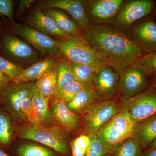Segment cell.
<instances>
[{
	"instance_id": "26",
	"label": "cell",
	"mask_w": 156,
	"mask_h": 156,
	"mask_svg": "<svg viewBox=\"0 0 156 156\" xmlns=\"http://www.w3.org/2000/svg\"><path fill=\"white\" fill-rule=\"evenodd\" d=\"M142 149L133 138L123 140L114 147L112 156H142Z\"/></svg>"
},
{
	"instance_id": "43",
	"label": "cell",
	"mask_w": 156,
	"mask_h": 156,
	"mask_svg": "<svg viewBox=\"0 0 156 156\" xmlns=\"http://www.w3.org/2000/svg\"><path fill=\"white\" fill-rule=\"evenodd\" d=\"M155 14L156 15V9L155 11Z\"/></svg>"
},
{
	"instance_id": "32",
	"label": "cell",
	"mask_w": 156,
	"mask_h": 156,
	"mask_svg": "<svg viewBox=\"0 0 156 156\" xmlns=\"http://www.w3.org/2000/svg\"><path fill=\"white\" fill-rule=\"evenodd\" d=\"M89 135L90 143L87 148L86 156H106L109 154L103 142L96 134Z\"/></svg>"
},
{
	"instance_id": "18",
	"label": "cell",
	"mask_w": 156,
	"mask_h": 156,
	"mask_svg": "<svg viewBox=\"0 0 156 156\" xmlns=\"http://www.w3.org/2000/svg\"><path fill=\"white\" fill-rule=\"evenodd\" d=\"M31 98L36 124L47 127L55 126L49 106L50 100L39 92L36 85L32 93Z\"/></svg>"
},
{
	"instance_id": "41",
	"label": "cell",
	"mask_w": 156,
	"mask_h": 156,
	"mask_svg": "<svg viewBox=\"0 0 156 156\" xmlns=\"http://www.w3.org/2000/svg\"><path fill=\"white\" fill-rule=\"evenodd\" d=\"M0 156H9L8 154H6L2 150L0 149Z\"/></svg>"
},
{
	"instance_id": "30",
	"label": "cell",
	"mask_w": 156,
	"mask_h": 156,
	"mask_svg": "<svg viewBox=\"0 0 156 156\" xmlns=\"http://www.w3.org/2000/svg\"><path fill=\"white\" fill-rule=\"evenodd\" d=\"M84 89L81 84L75 80L56 93L54 97L60 98L67 104Z\"/></svg>"
},
{
	"instance_id": "17",
	"label": "cell",
	"mask_w": 156,
	"mask_h": 156,
	"mask_svg": "<svg viewBox=\"0 0 156 156\" xmlns=\"http://www.w3.org/2000/svg\"><path fill=\"white\" fill-rule=\"evenodd\" d=\"M27 25L47 35L56 37L58 39L69 37L71 36L64 33L58 29L51 17L37 9L33 11L26 19Z\"/></svg>"
},
{
	"instance_id": "5",
	"label": "cell",
	"mask_w": 156,
	"mask_h": 156,
	"mask_svg": "<svg viewBox=\"0 0 156 156\" xmlns=\"http://www.w3.org/2000/svg\"><path fill=\"white\" fill-rule=\"evenodd\" d=\"M2 56L23 68H27L43 58L33 48L12 34H7L0 40Z\"/></svg>"
},
{
	"instance_id": "27",
	"label": "cell",
	"mask_w": 156,
	"mask_h": 156,
	"mask_svg": "<svg viewBox=\"0 0 156 156\" xmlns=\"http://www.w3.org/2000/svg\"><path fill=\"white\" fill-rule=\"evenodd\" d=\"M16 154L17 156H60L51 149L33 144L20 145L16 149Z\"/></svg>"
},
{
	"instance_id": "10",
	"label": "cell",
	"mask_w": 156,
	"mask_h": 156,
	"mask_svg": "<svg viewBox=\"0 0 156 156\" xmlns=\"http://www.w3.org/2000/svg\"><path fill=\"white\" fill-rule=\"evenodd\" d=\"M120 75L111 68L104 65L95 72L93 90L100 101L114 99L119 91Z\"/></svg>"
},
{
	"instance_id": "7",
	"label": "cell",
	"mask_w": 156,
	"mask_h": 156,
	"mask_svg": "<svg viewBox=\"0 0 156 156\" xmlns=\"http://www.w3.org/2000/svg\"><path fill=\"white\" fill-rule=\"evenodd\" d=\"M11 30L13 33L28 42L31 47L45 58H62L63 56L58 50L56 40L30 26L22 23H14Z\"/></svg>"
},
{
	"instance_id": "11",
	"label": "cell",
	"mask_w": 156,
	"mask_h": 156,
	"mask_svg": "<svg viewBox=\"0 0 156 156\" xmlns=\"http://www.w3.org/2000/svg\"><path fill=\"white\" fill-rule=\"evenodd\" d=\"M148 76L144 70L134 66L120 74L119 90L124 99L135 96L148 88Z\"/></svg>"
},
{
	"instance_id": "24",
	"label": "cell",
	"mask_w": 156,
	"mask_h": 156,
	"mask_svg": "<svg viewBox=\"0 0 156 156\" xmlns=\"http://www.w3.org/2000/svg\"><path fill=\"white\" fill-rule=\"evenodd\" d=\"M58 65L36 82L39 92L49 100L54 97L56 93Z\"/></svg>"
},
{
	"instance_id": "36",
	"label": "cell",
	"mask_w": 156,
	"mask_h": 156,
	"mask_svg": "<svg viewBox=\"0 0 156 156\" xmlns=\"http://www.w3.org/2000/svg\"><path fill=\"white\" fill-rule=\"evenodd\" d=\"M13 81L8 76L0 72V93L8 84Z\"/></svg>"
},
{
	"instance_id": "8",
	"label": "cell",
	"mask_w": 156,
	"mask_h": 156,
	"mask_svg": "<svg viewBox=\"0 0 156 156\" xmlns=\"http://www.w3.org/2000/svg\"><path fill=\"white\" fill-rule=\"evenodd\" d=\"M123 103L114 99L100 101L84 115V127L87 135L96 134L122 109Z\"/></svg>"
},
{
	"instance_id": "44",
	"label": "cell",
	"mask_w": 156,
	"mask_h": 156,
	"mask_svg": "<svg viewBox=\"0 0 156 156\" xmlns=\"http://www.w3.org/2000/svg\"><path fill=\"white\" fill-rule=\"evenodd\" d=\"M1 22H0V25H1Z\"/></svg>"
},
{
	"instance_id": "20",
	"label": "cell",
	"mask_w": 156,
	"mask_h": 156,
	"mask_svg": "<svg viewBox=\"0 0 156 156\" xmlns=\"http://www.w3.org/2000/svg\"><path fill=\"white\" fill-rule=\"evenodd\" d=\"M62 58L47 57L25 69L18 81L24 82L37 81L48 72L59 64Z\"/></svg>"
},
{
	"instance_id": "33",
	"label": "cell",
	"mask_w": 156,
	"mask_h": 156,
	"mask_svg": "<svg viewBox=\"0 0 156 156\" xmlns=\"http://www.w3.org/2000/svg\"><path fill=\"white\" fill-rule=\"evenodd\" d=\"M32 93L30 95L26 98L21 105V124H36L32 104Z\"/></svg>"
},
{
	"instance_id": "34",
	"label": "cell",
	"mask_w": 156,
	"mask_h": 156,
	"mask_svg": "<svg viewBox=\"0 0 156 156\" xmlns=\"http://www.w3.org/2000/svg\"><path fill=\"white\" fill-rule=\"evenodd\" d=\"M14 8L12 0H0V16L6 17L14 22Z\"/></svg>"
},
{
	"instance_id": "21",
	"label": "cell",
	"mask_w": 156,
	"mask_h": 156,
	"mask_svg": "<svg viewBox=\"0 0 156 156\" xmlns=\"http://www.w3.org/2000/svg\"><path fill=\"white\" fill-rule=\"evenodd\" d=\"M99 101L94 90L84 89L66 105L76 114L84 115Z\"/></svg>"
},
{
	"instance_id": "31",
	"label": "cell",
	"mask_w": 156,
	"mask_h": 156,
	"mask_svg": "<svg viewBox=\"0 0 156 156\" xmlns=\"http://www.w3.org/2000/svg\"><path fill=\"white\" fill-rule=\"evenodd\" d=\"M132 66L141 69L148 75L156 72V52L144 54Z\"/></svg>"
},
{
	"instance_id": "4",
	"label": "cell",
	"mask_w": 156,
	"mask_h": 156,
	"mask_svg": "<svg viewBox=\"0 0 156 156\" xmlns=\"http://www.w3.org/2000/svg\"><path fill=\"white\" fill-rule=\"evenodd\" d=\"M123 104L122 110L96 134L109 154L120 142L133 137L135 122Z\"/></svg>"
},
{
	"instance_id": "37",
	"label": "cell",
	"mask_w": 156,
	"mask_h": 156,
	"mask_svg": "<svg viewBox=\"0 0 156 156\" xmlns=\"http://www.w3.org/2000/svg\"><path fill=\"white\" fill-rule=\"evenodd\" d=\"M34 2V0H21L19 1L18 11L21 13L26 9L29 7Z\"/></svg>"
},
{
	"instance_id": "13",
	"label": "cell",
	"mask_w": 156,
	"mask_h": 156,
	"mask_svg": "<svg viewBox=\"0 0 156 156\" xmlns=\"http://www.w3.org/2000/svg\"><path fill=\"white\" fill-rule=\"evenodd\" d=\"M44 9H61L66 11L73 20L81 28L90 24L86 9L85 2L80 0H47L42 2Z\"/></svg>"
},
{
	"instance_id": "29",
	"label": "cell",
	"mask_w": 156,
	"mask_h": 156,
	"mask_svg": "<svg viewBox=\"0 0 156 156\" xmlns=\"http://www.w3.org/2000/svg\"><path fill=\"white\" fill-rule=\"evenodd\" d=\"M23 70L24 69L0 55V72L12 80H18Z\"/></svg>"
},
{
	"instance_id": "38",
	"label": "cell",
	"mask_w": 156,
	"mask_h": 156,
	"mask_svg": "<svg viewBox=\"0 0 156 156\" xmlns=\"http://www.w3.org/2000/svg\"><path fill=\"white\" fill-rule=\"evenodd\" d=\"M142 156H156V148H147L143 151Z\"/></svg>"
},
{
	"instance_id": "12",
	"label": "cell",
	"mask_w": 156,
	"mask_h": 156,
	"mask_svg": "<svg viewBox=\"0 0 156 156\" xmlns=\"http://www.w3.org/2000/svg\"><path fill=\"white\" fill-rule=\"evenodd\" d=\"M150 0H133L123 5L115 18L117 28H128L133 23L149 14L153 7Z\"/></svg>"
},
{
	"instance_id": "16",
	"label": "cell",
	"mask_w": 156,
	"mask_h": 156,
	"mask_svg": "<svg viewBox=\"0 0 156 156\" xmlns=\"http://www.w3.org/2000/svg\"><path fill=\"white\" fill-rule=\"evenodd\" d=\"M51 100L49 106L55 122L68 132L76 131L80 125L78 115L60 98L54 97Z\"/></svg>"
},
{
	"instance_id": "23",
	"label": "cell",
	"mask_w": 156,
	"mask_h": 156,
	"mask_svg": "<svg viewBox=\"0 0 156 156\" xmlns=\"http://www.w3.org/2000/svg\"><path fill=\"white\" fill-rule=\"evenodd\" d=\"M12 117L0 105V145L10 146L14 139L15 127Z\"/></svg>"
},
{
	"instance_id": "1",
	"label": "cell",
	"mask_w": 156,
	"mask_h": 156,
	"mask_svg": "<svg viewBox=\"0 0 156 156\" xmlns=\"http://www.w3.org/2000/svg\"><path fill=\"white\" fill-rule=\"evenodd\" d=\"M81 35L104 64L119 75L144 55L132 39L106 24L90 23L82 28Z\"/></svg>"
},
{
	"instance_id": "14",
	"label": "cell",
	"mask_w": 156,
	"mask_h": 156,
	"mask_svg": "<svg viewBox=\"0 0 156 156\" xmlns=\"http://www.w3.org/2000/svg\"><path fill=\"white\" fill-rule=\"evenodd\" d=\"M132 40L143 53L156 52V23L150 20H143L133 27Z\"/></svg>"
},
{
	"instance_id": "22",
	"label": "cell",
	"mask_w": 156,
	"mask_h": 156,
	"mask_svg": "<svg viewBox=\"0 0 156 156\" xmlns=\"http://www.w3.org/2000/svg\"><path fill=\"white\" fill-rule=\"evenodd\" d=\"M45 14L51 17L62 31L71 36H81L82 28L65 13L55 9H46Z\"/></svg>"
},
{
	"instance_id": "9",
	"label": "cell",
	"mask_w": 156,
	"mask_h": 156,
	"mask_svg": "<svg viewBox=\"0 0 156 156\" xmlns=\"http://www.w3.org/2000/svg\"><path fill=\"white\" fill-rule=\"evenodd\" d=\"M123 103L135 123L156 113V89L150 86L143 92L128 99Z\"/></svg>"
},
{
	"instance_id": "40",
	"label": "cell",
	"mask_w": 156,
	"mask_h": 156,
	"mask_svg": "<svg viewBox=\"0 0 156 156\" xmlns=\"http://www.w3.org/2000/svg\"><path fill=\"white\" fill-rule=\"evenodd\" d=\"M147 148L156 149V139L151 144V145Z\"/></svg>"
},
{
	"instance_id": "2",
	"label": "cell",
	"mask_w": 156,
	"mask_h": 156,
	"mask_svg": "<svg viewBox=\"0 0 156 156\" xmlns=\"http://www.w3.org/2000/svg\"><path fill=\"white\" fill-rule=\"evenodd\" d=\"M15 131L20 138L44 144L60 155L66 156L69 153L68 132L59 126L19 124L15 127Z\"/></svg>"
},
{
	"instance_id": "35",
	"label": "cell",
	"mask_w": 156,
	"mask_h": 156,
	"mask_svg": "<svg viewBox=\"0 0 156 156\" xmlns=\"http://www.w3.org/2000/svg\"><path fill=\"white\" fill-rule=\"evenodd\" d=\"M72 156H86L87 151L79 147L72 141L70 143Z\"/></svg>"
},
{
	"instance_id": "3",
	"label": "cell",
	"mask_w": 156,
	"mask_h": 156,
	"mask_svg": "<svg viewBox=\"0 0 156 156\" xmlns=\"http://www.w3.org/2000/svg\"><path fill=\"white\" fill-rule=\"evenodd\" d=\"M58 50L71 62L89 66L95 71L105 65L81 36L56 40Z\"/></svg>"
},
{
	"instance_id": "28",
	"label": "cell",
	"mask_w": 156,
	"mask_h": 156,
	"mask_svg": "<svg viewBox=\"0 0 156 156\" xmlns=\"http://www.w3.org/2000/svg\"><path fill=\"white\" fill-rule=\"evenodd\" d=\"M75 80V79L72 72L70 61L66 58H62L58 66L56 93Z\"/></svg>"
},
{
	"instance_id": "6",
	"label": "cell",
	"mask_w": 156,
	"mask_h": 156,
	"mask_svg": "<svg viewBox=\"0 0 156 156\" xmlns=\"http://www.w3.org/2000/svg\"><path fill=\"white\" fill-rule=\"evenodd\" d=\"M35 86L34 81H13L0 93V105L10 115L15 124L22 123L21 105Z\"/></svg>"
},
{
	"instance_id": "15",
	"label": "cell",
	"mask_w": 156,
	"mask_h": 156,
	"mask_svg": "<svg viewBox=\"0 0 156 156\" xmlns=\"http://www.w3.org/2000/svg\"><path fill=\"white\" fill-rule=\"evenodd\" d=\"M87 5L88 14L96 24H104L116 17L124 3L123 0H97Z\"/></svg>"
},
{
	"instance_id": "42",
	"label": "cell",
	"mask_w": 156,
	"mask_h": 156,
	"mask_svg": "<svg viewBox=\"0 0 156 156\" xmlns=\"http://www.w3.org/2000/svg\"><path fill=\"white\" fill-rule=\"evenodd\" d=\"M106 156H112L110 154H107V155Z\"/></svg>"
},
{
	"instance_id": "19",
	"label": "cell",
	"mask_w": 156,
	"mask_h": 156,
	"mask_svg": "<svg viewBox=\"0 0 156 156\" xmlns=\"http://www.w3.org/2000/svg\"><path fill=\"white\" fill-rule=\"evenodd\" d=\"M132 138L142 149L148 147L156 139V113L135 123Z\"/></svg>"
},
{
	"instance_id": "39",
	"label": "cell",
	"mask_w": 156,
	"mask_h": 156,
	"mask_svg": "<svg viewBox=\"0 0 156 156\" xmlns=\"http://www.w3.org/2000/svg\"><path fill=\"white\" fill-rule=\"evenodd\" d=\"M151 86L156 89V72L151 75Z\"/></svg>"
},
{
	"instance_id": "25",
	"label": "cell",
	"mask_w": 156,
	"mask_h": 156,
	"mask_svg": "<svg viewBox=\"0 0 156 156\" xmlns=\"http://www.w3.org/2000/svg\"><path fill=\"white\" fill-rule=\"evenodd\" d=\"M71 69L75 80L81 84L84 89L93 90V77L95 70L89 66L70 62Z\"/></svg>"
}]
</instances>
